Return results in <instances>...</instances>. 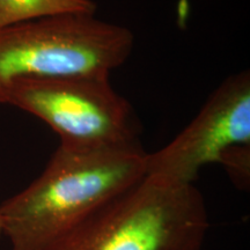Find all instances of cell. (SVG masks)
I'll list each match as a JSON object with an SVG mask.
<instances>
[{
  "instance_id": "obj_3",
  "label": "cell",
  "mask_w": 250,
  "mask_h": 250,
  "mask_svg": "<svg viewBox=\"0 0 250 250\" xmlns=\"http://www.w3.org/2000/svg\"><path fill=\"white\" fill-rule=\"evenodd\" d=\"M134 45L126 27L95 14L68 13L0 30V103L18 80L74 74H109Z\"/></svg>"
},
{
  "instance_id": "obj_6",
  "label": "cell",
  "mask_w": 250,
  "mask_h": 250,
  "mask_svg": "<svg viewBox=\"0 0 250 250\" xmlns=\"http://www.w3.org/2000/svg\"><path fill=\"white\" fill-rule=\"evenodd\" d=\"M96 9L93 0H0V30L55 15L95 14Z\"/></svg>"
},
{
  "instance_id": "obj_4",
  "label": "cell",
  "mask_w": 250,
  "mask_h": 250,
  "mask_svg": "<svg viewBox=\"0 0 250 250\" xmlns=\"http://www.w3.org/2000/svg\"><path fill=\"white\" fill-rule=\"evenodd\" d=\"M109 74H74L18 80L6 104L29 112L55 131L61 145L73 148L140 145L132 105L112 88Z\"/></svg>"
},
{
  "instance_id": "obj_8",
  "label": "cell",
  "mask_w": 250,
  "mask_h": 250,
  "mask_svg": "<svg viewBox=\"0 0 250 250\" xmlns=\"http://www.w3.org/2000/svg\"><path fill=\"white\" fill-rule=\"evenodd\" d=\"M2 235V221H1V217H0V236Z\"/></svg>"
},
{
  "instance_id": "obj_2",
  "label": "cell",
  "mask_w": 250,
  "mask_h": 250,
  "mask_svg": "<svg viewBox=\"0 0 250 250\" xmlns=\"http://www.w3.org/2000/svg\"><path fill=\"white\" fill-rule=\"evenodd\" d=\"M208 228L193 184L146 175L45 250H201Z\"/></svg>"
},
{
  "instance_id": "obj_7",
  "label": "cell",
  "mask_w": 250,
  "mask_h": 250,
  "mask_svg": "<svg viewBox=\"0 0 250 250\" xmlns=\"http://www.w3.org/2000/svg\"><path fill=\"white\" fill-rule=\"evenodd\" d=\"M233 182L246 189L250 177V145H236L228 148L220 160Z\"/></svg>"
},
{
  "instance_id": "obj_5",
  "label": "cell",
  "mask_w": 250,
  "mask_h": 250,
  "mask_svg": "<svg viewBox=\"0 0 250 250\" xmlns=\"http://www.w3.org/2000/svg\"><path fill=\"white\" fill-rule=\"evenodd\" d=\"M250 145V73L233 74L212 93L199 114L164 148L146 155V175L192 184L199 170L228 148Z\"/></svg>"
},
{
  "instance_id": "obj_1",
  "label": "cell",
  "mask_w": 250,
  "mask_h": 250,
  "mask_svg": "<svg viewBox=\"0 0 250 250\" xmlns=\"http://www.w3.org/2000/svg\"><path fill=\"white\" fill-rule=\"evenodd\" d=\"M142 146L73 148L59 144L45 169L0 205L12 250H45L146 176Z\"/></svg>"
}]
</instances>
